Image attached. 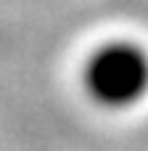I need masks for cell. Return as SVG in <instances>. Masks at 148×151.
Instances as JSON below:
<instances>
[{"label": "cell", "mask_w": 148, "mask_h": 151, "mask_svg": "<svg viewBox=\"0 0 148 151\" xmlns=\"http://www.w3.org/2000/svg\"><path fill=\"white\" fill-rule=\"evenodd\" d=\"M82 88L106 111H130L148 101V48L130 37L95 45L82 64Z\"/></svg>", "instance_id": "cell-1"}]
</instances>
